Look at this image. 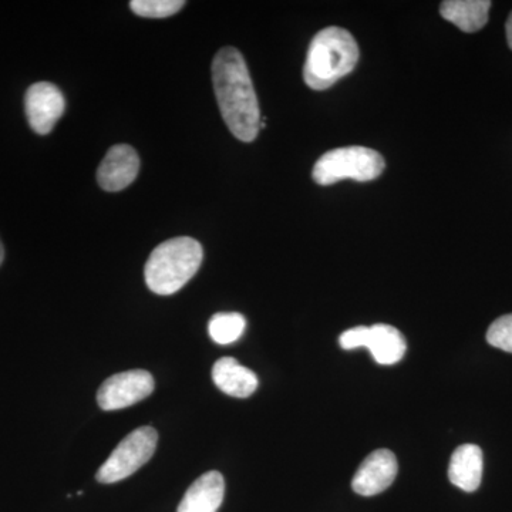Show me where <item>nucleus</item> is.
I'll return each mask as SVG.
<instances>
[{"mask_svg":"<svg viewBox=\"0 0 512 512\" xmlns=\"http://www.w3.org/2000/svg\"><path fill=\"white\" fill-rule=\"evenodd\" d=\"M212 83L222 119L238 140L251 143L261 130V111L247 62L239 50L224 47L212 62Z\"/></svg>","mask_w":512,"mask_h":512,"instance_id":"nucleus-1","label":"nucleus"},{"mask_svg":"<svg viewBox=\"0 0 512 512\" xmlns=\"http://www.w3.org/2000/svg\"><path fill=\"white\" fill-rule=\"evenodd\" d=\"M359 62L355 37L342 28H326L313 37L303 67V79L312 90H326L348 76Z\"/></svg>","mask_w":512,"mask_h":512,"instance_id":"nucleus-2","label":"nucleus"},{"mask_svg":"<svg viewBox=\"0 0 512 512\" xmlns=\"http://www.w3.org/2000/svg\"><path fill=\"white\" fill-rule=\"evenodd\" d=\"M204 251L197 239L180 237L158 245L148 258L144 275L150 291L173 295L197 274Z\"/></svg>","mask_w":512,"mask_h":512,"instance_id":"nucleus-3","label":"nucleus"},{"mask_svg":"<svg viewBox=\"0 0 512 512\" xmlns=\"http://www.w3.org/2000/svg\"><path fill=\"white\" fill-rule=\"evenodd\" d=\"M384 167L383 157L372 148L343 147L323 154L313 167L312 177L319 185H332L348 178L365 183L376 180Z\"/></svg>","mask_w":512,"mask_h":512,"instance_id":"nucleus-4","label":"nucleus"},{"mask_svg":"<svg viewBox=\"0 0 512 512\" xmlns=\"http://www.w3.org/2000/svg\"><path fill=\"white\" fill-rule=\"evenodd\" d=\"M157 443L158 434L153 427L134 430L114 448L106 463L97 471V481L101 484H114L130 477L151 460Z\"/></svg>","mask_w":512,"mask_h":512,"instance_id":"nucleus-5","label":"nucleus"},{"mask_svg":"<svg viewBox=\"0 0 512 512\" xmlns=\"http://www.w3.org/2000/svg\"><path fill=\"white\" fill-rule=\"evenodd\" d=\"M153 376L147 370H128L109 377L97 393V402L106 412L126 409L153 393Z\"/></svg>","mask_w":512,"mask_h":512,"instance_id":"nucleus-6","label":"nucleus"},{"mask_svg":"<svg viewBox=\"0 0 512 512\" xmlns=\"http://www.w3.org/2000/svg\"><path fill=\"white\" fill-rule=\"evenodd\" d=\"M25 110L32 130L46 136L63 116L66 100L55 84L36 83L26 92Z\"/></svg>","mask_w":512,"mask_h":512,"instance_id":"nucleus-7","label":"nucleus"},{"mask_svg":"<svg viewBox=\"0 0 512 512\" xmlns=\"http://www.w3.org/2000/svg\"><path fill=\"white\" fill-rule=\"evenodd\" d=\"M399 471L397 458L390 450H376L360 464L352 480L356 494L372 497L386 491L394 483Z\"/></svg>","mask_w":512,"mask_h":512,"instance_id":"nucleus-8","label":"nucleus"},{"mask_svg":"<svg viewBox=\"0 0 512 512\" xmlns=\"http://www.w3.org/2000/svg\"><path fill=\"white\" fill-rule=\"evenodd\" d=\"M140 170L137 151L127 144L110 148L97 170V181L104 191L119 192L134 183Z\"/></svg>","mask_w":512,"mask_h":512,"instance_id":"nucleus-9","label":"nucleus"},{"mask_svg":"<svg viewBox=\"0 0 512 512\" xmlns=\"http://www.w3.org/2000/svg\"><path fill=\"white\" fill-rule=\"evenodd\" d=\"M224 495V477L218 471H208L191 484L177 512H218Z\"/></svg>","mask_w":512,"mask_h":512,"instance_id":"nucleus-10","label":"nucleus"},{"mask_svg":"<svg viewBox=\"0 0 512 512\" xmlns=\"http://www.w3.org/2000/svg\"><path fill=\"white\" fill-rule=\"evenodd\" d=\"M212 379L218 389L228 396L245 399L258 389V377L234 357H222L212 367Z\"/></svg>","mask_w":512,"mask_h":512,"instance_id":"nucleus-11","label":"nucleus"},{"mask_svg":"<svg viewBox=\"0 0 512 512\" xmlns=\"http://www.w3.org/2000/svg\"><path fill=\"white\" fill-rule=\"evenodd\" d=\"M451 484L460 490L473 493L483 478V451L476 444H464L456 448L448 466Z\"/></svg>","mask_w":512,"mask_h":512,"instance_id":"nucleus-12","label":"nucleus"},{"mask_svg":"<svg viewBox=\"0 0 512 512\" xmlns=\"http://www.w3.org/2000/svg\"><path fill=\"white\" fill-rule=\"evenodd\" d=\"M365 348L370 350L379 365L389 366L403 359L407 343L399 329L377 323L366 330Z\"/></svg>","mask_w":512,"mask_h":512,"instance_id":"nucleus-13","label":"nucleus"},{"mask_svg":"<svg viewBox=\"0 0 512 512\" xmlns=\"http://www.w3.org/2000/svg\"><path fill=\"white\" fill-rule=\"evenodd\" d=\"M490 9L488 0H447L441 3L440 13L463 32L474 33L487 25Z\"/></svg>","mask_w":512,"mask_h":512,"instance_id":"nucleus-14","label":"nucleus"},{"mask_svg":"<svg viewBox=\"0 0 512 512\" xmlns=\"http://www.w3.org/2000/svg\"><path fill=\"white\" fill-rule=\"evenodd\" d=\"M247 320L241 313H217L212 316L208 332L211 339L218 345H231L237 342L244 333Z\"/></svg>","mask_w":512,"mask_h":512,"instance_id":"nucleus-15","label":"nucleus"},{"mask_svg":"<svg viewBox=\"0 0 512 512\" xmlns=\"http://www.w3.org/2000/svg\"><path fill=\"white\" fill-rule=\"evenodd\" d=\"M185 6L183 0H133L130 8L141 18L164 19L180 12Z\"/></svg>","mask_w":512,"mask_h":512,"instance_id":"nucleus-16","label":"nucleus"},{"mask_svg":"<svg viewBox=\"0 0 512 512\" xmlns=\"http://www.w3.org/2000/svg\"><path fill=\"white\" fill-rule=\"evenodd\" d=\"M487 342L494 348L512 353V313L501 316L491 323L487 332Z\"/></svg>","mask_w":512,"mask_h":512,"instance_id":"nucleus-17","label":"nucleus"},{"mask_svg":"<svg viewBox=\"0 0 512 512\" xmlns=\"http://www.w3.org/2000/svg\"><path fill=\"white\" fill-rule=\"evenodd\" d=\"M367 326H357V328L346 330L340 335V346L346 350L365 348Z\"/></svg>","mask_w":512,"mask_h":512,"instance_id":"nucleus-18","label":"nucleus"},{"mask_svg":"<svg viewBox=\"0 0 512 512\" xmlns=\"http://www.w3.org/2000/svg\"><path fill=\"white\" fill-rule=\"evenodd\" d=\"M505 29H507L508 45H510L512 49V13L510 15V18H508L507 20V26H505Z\"/></svg>","mask_w":512,"mask_h":512,"instance_id":"nucleus-19","label":"nucleus"},{"mask_svg":"<svg viewBox=\"0 0 512 512\" xmlns=\"http://www.w3.org/2000/svg\"><path fill=\"white\" fill-rule=\"evenodd\" d=\"M3 259H5V248H3L2 241H0V265H2Z\"/></svg>","mask_w":512,"mask_h":512,"instance_id":"nucleus-20","label":"nucleus"}]
</instances>
